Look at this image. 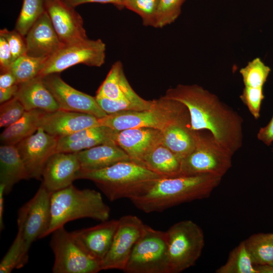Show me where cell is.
Here are the masks:
<instances>
[{"mask_svg":"<svg viewBox=\"0 0 273 273\" xmlns=\"http://www.w3.org/2000/svg\"><path fill=\"white\" fill-rule=\"evenodd\" d=\"M51 234L50 244L54 255L53 272L97 273L102 270L101 262L88 254L64 226Z\"/></svg>","mask_w":273,"mask_h":273,"instance_id":"cell-9","label":"cell"},{"mask_svg":"<svg viewBox=\"0 0 273 273\" xmlns=\"http://www.w3.org/2000/svg\"><path fill=\"white\" fill-rule=\"evenodd\" d=\"M17 81L14 74L9 70L1 71L0 88H6L17 84Z\"/></svg>","mask_w":273,"mask_h":273,"instance_id":"cell-44","label":"cell"},{"mask_svg":"<svg viewBox=\"0 0 273 273\" xmlns=\"http://www.w3.org/2000/svg\"><path fill=\"white\" fill-rule=\"evenodd\" d=\"M215 272L258 273L244 241L230 252L226 261Z\"/></svg>","mask_w":273,"mask_h":273,"instance_id":"cell-30","label":"cell"},{"mask_svg":"<svg viewBox=\"0 0 273 273\" xmlns=\"http://www.w3.org/2000/svg\"><path fill=\"white\" fill-rule=\"evenodd\" d=\"M161 131V143L181 161L195 147L196 131L191 128L190 117L173 122Z\"/></svg>","mask_w":273,"mask_h":273,"instance_id":"cell-24","label":"cell"},{"mask_svg":"<svg viewBox=\"0 0 273 273\" xmlns=\"http://www.w3.org/2000/svg\"><path fill=\"white\" fill-rule=\"evenodd\" d=\"M98 125V118L94 115L61 109L43 112L39 124L47 133L58 138Z\"/></svg>","mask_w":273,"mask_h":273,"instance_id":"cell-17","label":"cell"},{"mask_svg":"<svg viewBox=\"0 0 273 273\" xmlns=\"http://www.w3.org/2000/svg\"><path fill=\"white\" fill-rule=\"evenodd\" d=\"M46 11L45 0H23L15 29L25 36L30 28Z\"/></svg>","mask_w":273,"mask_h":273,"instance_id":"cell-32","label":"cell"},{"mask_svg":"<svg viewBox=\"0 0 273 273\" xmlns=\"http://www.w3.org/2000/svg\"><path fill=\"white\" fill-rule=\"evenodd\" d=\"M66 3L74 8L81 4L89 3L102 4H111L116 7L123 8V4L125 0H63Z\"/></svg>","mask_w":273,"mask_h":273,"instance_id":"cell-43","label":"cell"},{"mask_svg":"<svg viewBox=\"0 0 273 273\" xmlns=\"http://www.w3.org/2000/svg\"><path fill=\"white\" fill-rule=\"evenodd\" d=\"M51 194L41 185L34 196L18 211V232L28 255L33 242L47 236L51 218Z\"/></svg>","mask_w":273,"mask_h":273,"instance_id":"cell-11","label":"cell"},{"mask_svg":"<svg viewBox=\"0 0 273 273\" xmlns=\"http://www.w3.org/2000/svg\"><path fill=\"white\" fill-rule=\"evenodd\" d=\"M28 260L24 242L19 232L0 263L1 273H11L14 269L24 266Z\"/></svg>","mask_w":273,"mask_h":273,"instance_id":"cell-34","label":"cell"},{"mask_svg":"<svg viewBox=\"0 0 273 273\" xmlns=\"http://www.w3.org/2000/svg\"><path fill=\"white\" fill-rule=\"evenodd\" d=\"M5 195V186L0 184V230L3 231L4 228L3 220L4 215V195Z\"/></svg>","mask_w":273,"mask_h":273,"instance_id":"cell-46","label":"cell"},{"mask_svg":"<svg viewBox=\"0 0 273 273\" xmlns=\"http://www.w3.org/2000/svg\"><path fill=\"white\" fill-rule=\"evenodd\" d=\"M222 178L212 174L162 177L146 194L130 201L144 212H160L182 203L208 198Z\"/></svg>","mask_w":273,"mask_h":273,"instance_id":"cell-2","label":"cell"},{"mask_svg":"<svg viewBox=\"0 0 273 273\" xmlns=\"http://www.w3.org/2000/svg\"><path fill=\"white\" fill-rule=\"evenodd\" d=\"M272 153H273V148H272Z\"/></svg>","mask_w":273,"mask_h":273,"instance_id":"cell-48","label":"cell"},{"mask_svg":"<svg viewBox=\"0 0 273 273\" xmlns=\"http://www.w3.org/2000/svg\"><path fill=\"white\" fill-rule=\"evenodd\" d=\"M271 71L270 67L257 57L239 70L244 86L263 87Z\"/></svg>","mask_w":273,"mask_h":273,"instance_id":"cell-33","label":"cell"},{"mask_svg":"<svg viewBox=\"0 0 273 273\" xmlns=\"http://www.w3.org/2000/svg\"><path fill=\"white\" fill-rule=\"evenodd\" d=\"M26 54L49 58L64 44L60 41L46 10L25 35Z\"/></svg>","mask_w":273,"mask_h":273,"instance_id":"cell-19","label":"cell"},{"mask_svg":"<svg viewBox=\"0 0 273 273\" xmlns=\"http://www.w3.org/2000/svg\"><path fill=\"white\" fill-rule=\"evenodd\" d=\"M13 62L11 49L6 39L0 35L1 71L8 70Z\"/></svg>","mask_w":273,"mask_h":273,"instance_id":"cell-41","label":"cell"},{"mask_svg":"<svg viewBox=\"0 0 273 273\" xmlns=\"http://www.w3.org/2000/svg\"><path fill=\"white\" fill-rule=\"evenodd\" d=\"M118 131L104 125L78 131L58 138L56 152L76 153L102 144H115Z\"/></svg>","mask_w":273,"mask_h":273,"instance_id":"cell-21","label":"cell"},{"mask_svg":"<svg viewBox=\"0 0 273 273\" xmlns=\"http://www.w3.org/2000/svg\"><path fill=\"white\" fill-rule=\"evenodd\" d=\"M257 138L266 146L270 145L273 142V115L267 124L259 129Z\"/></svg>","mask_w":273,"mask_h":273,"instance_id":"cell-42","label":"cell"},{"mask_svg":"<svg viewBox=\"0 0 273 273\" xmlns=\"http://www.w3.org/2000/svg\"><path fill=\"white\" fill-rule=\"evenodd\" d=\"M110 212L100 193L89 189H78L72 184L51 194V218L47 236L74 220L89 218L106 221Z\"/></svg>","mask_w":273,"mask_h":273,"instance_id":"cell-4","label":"cell"},{"mask_svg":"<svg viewBox=\"0 0 273 273\" xmlns=\"http://www.w3.org/2000/svg\"><path fill=\"white\" fill-rule=\"evenodd\" d=\"M127 273H168L166 232L145 224L126 266Z\"/></svg>","mask_w":273,"mask_h":273,"instance_id":"cell-8","label":"cell"},{"mask_svg":"<svg viewBox=\"0 0 273 273\" xmlns=\"http://www.w3.org/2000/svg\"><path fill=\"white\" fill-rule=\"evenodd\" d=\"M80 169L76 152H56L44 166L41 185L51 193L66 188L77 179Z\"/></svg>","mask_w":273,"mask_h":273,"instance_id":"cell-16","label":"cell"},{"mask_svg":"<svg viewBox=\"0 0 273 273\" xmlns=\"http://www.w3.org/2000/svg\"><path fill=\"white\" fill-rule=\"evenodd\" d=\"M264 98L263 87L244 86L240 96V100L256 120L260 117L261 105Z\"/></svg>","mask_w":273,"mask_h":273,"instance_id":"cell-39","label":"cell"},{"mask_svg":"<svg viewBox=\"0 0 273 273\" xmlns=\"http://www.w3.org/2000/svg\"><path fill=\"white\" fill-rule=\"evenodd\" d=\"M185 0H159L156 28H162L174 22L181 13Z\"/></svg>","mask_w":273,"mask_h":273,"instance_id":"cell-37","label":"cell"},{"mask_svg":"<svg viewBox=\"0 0 273 273\" xmlns=\"http://www.w3.org/2000/svg\"><path fill=\"white\" fill-rule=\"evenodd\" d=\"M161 130L138 127L118 131L115 142L128 155L131 161L142 165L144 156L155 146L161 144Z\"/></svg>","mask_w":273,"mask_h":273,"instance_id":"cell-20","label":"cell"},{"mask_svg":"<svg viewBox=\"0 0 273 273\" xmlns=\"http://www.w3.org/2000/svg\"><path fill=\"white\" fill-rule=\"evenodd\" d=\"M26 111L23 105L15 97L1 104V127H7L12 125L18 120Z\"/></svg>","mask_w":273,"mask_h":273,"instance_id":"cell-38","label":"cell"},{"mask_svg":"<svg viewBox=\"0 0 273 273\" xmlns=\"http://www.w3.org/2000/svg\"><path fill=\"white\" fill-rule=\"evenodd\" d=\"M168 273H179L194 266L201 255L205 240L202 229L195 222H177L166 231Z\"/></svg>","mask_w":273,"mask_h":273,"instance_id":"cell-6","label":"cell"},{"mask_svg":"<svg viewBox=\"0 0 273 273\" xmlns=\"http://www.w3.org/2000/svg\"><path fill=\"white\" fill-rule=\"evenodd\" d=\"M42 77L60 109L89 114L98 118L108 115L99 106L95 97L75 89L59 75L52 74Z\"/></svg>","mask_w":273,"mask_h":273,"instance_id":"cell-13","label":"cell"},{"mask_svg":"<svg viewBox=\"0 0 273 273\" xmlns=\"http://www.w3.org/2000/svg\"><path fill=\"white\" fill-rule=\"evenodd\" d=\"M77 153L80 170L102 169L121 161H131L128 155L115 144H104Z\"/></svg>","mask_w":273,"mask_h":273,"instance_id":"cell-23","label":"cell"},{"mask_svg":"<svg viewBox=\"0 0 273 273\" xmlns=\"http://www.w3.org/2000/svg\"><path fill=\"white\" fill-rule=\"evenodd\" d=\"M101 108L107 114L122 111H140L150 109L153 105L154 100H146L144 102H137L128 100H112L108 98L95 96Z\"/></svg>","mask_w":273,"mask_h":273,"instance_id":"cell-35","label":"cell"},{"mask_svg":"<svg viewBox=\"0 0 273 273\" xmlns=\"http://www.w3.org/2000/svg\"><path fill=\"white\" fill-rule=\"evenodd\" d=\"M112 100H128L137 102L146 101L138 95L129 83L119 61L112 66L96 96Z\"/></svg>","mask_w":273,"mask_h":273,"instance_id":"cell-25","label":"cell"},{"mask_svg":"<svg viewBox=\"0 0 273 273\" xmlns=\"http://www.w3.org/2000/svg\"><path fill=\"white\" fill-rule=\"evenodd\" d=\"M0 35L5 37L11 51L13 62L19 57L26 53V44L25 38L16 29L9 30L4 28L0 31Z\"/></svg>","mask_w":273,"mask_h":273,"instance_id":"cell-40","label":"cell"},{"mask_svg":"<svg viewBox=\"0 0 273 273\" xmlns=\"http://www.w3.org/2000/svg\"><path fill=\"white\" fill-rule=\"evenodd\" d=\"M244 242L255 265L273 264V233L253 234Z\"/></svg>","mask_w":273,"mask_h":273,"instance_id":"cell-29","label":"cell"},{"mask_svg":"<svg viewBox=\"0 0 273 273\" xmlns=\"http://www.w3.org/2000/svg\"><path fill=\"white\" fill-rule=\"evenodd\" d=\"M258 273H273V264L255 265Z\"/></svg>","mask_w":273,"mask_h":273,"instance_id":"cell-47","label":"cell"},{"mask_svg":"<svg viewBox=\"0 0 273 273\" xmlns=\"http://www.w3.org/2000/svg\"><path fill=\"white\" fill-rule=\"evenodd\" d=\"M154 100L153 106L147 110L122 111L98 118L99 125L117 131L138 127L161 131L173 122L190 117L188 108L180 102L163 96Z\"/></svg>","mask_w":273,"mask_h":273,"instance_id":"cell-5","label":"cell"},{"mask_svg":"<svg viewBox=\"0 0 273 273\" xmlns=\"http://www.w3.org/2000/svg\"><path fill=\"white\" fill-rule=\"evenodd\" d=\"M233 155L209 131H196L194 148L181 161V175L212 174L223 177L232 167Z\"/></svg>","mask_w":273,"mask_h":273,"instance_id":"cell-7","label":"cell"},{"mask_svg":"<svg viewBox=\"0 0 273 273\" xmlns=\"http://www.w3.org/2000/svg\"><path fill=\"white\" fill-rule=\"evenodd\" d=\"M48 59V57L36 58L25 54L16 59L8 70L14 74L17 83L20 84L38 76Z\"/></svg>","mask_w":273,"mask_h":273,"instance_id":"cell-31","label":"cell"},{"mask_svg":"<svg viewBox=\"0 0 273 273\" xmlns=\"http://www.w3.org/2000/svg\"><path fill=\"white\" fill-rule=\"evenodd\" d=\"M145 224L138 216L125 215L118 219V225L111 248L101 263V270L123 271L135 243Z\"/></svg>","mask_w":273,"mask_h":273,"instance_id":"cell-12","label":"cell"},{"mask_svg":"<svg viewBox=\"0 0 273 273\" xmlns=\"http://www.w3.org/2000/svg\"><path fill=\"white\" fill-rule=\"evenodd\" d=\"M18 84L6 88H0V103L2 104L13 98L18 89Z\"/></svg>","mask_w":273,"mask_h":273,"instance_id":"cell-45","label":"cell"},{"mask_svg":"<svg viewBox=\"0 0 273 273\" xmlns=\"http://www.w3.org/2000/svg\"><path fill=\"white\" fill-rule=\"evenodd\" d=\"M162 176L132 161H121L94 171L80 170L77 179L93 181L111 202L130 200L146 194Z\"/></svg>","mask_w":273,"mask_h":273,"instance_id":"cell-3","label":"cell"},{"mask_svg":"<svg viewBox=\"0 0 273 273\" xmlns=\"http://www.w3.org/2000/svg\"><path fill=\"white\" fill-rule=\"evenodd\" d=\"M118 225V219L107 220L71 233L88 254L102 263L111 248Z\"/></svg>","mask_w":273,"mask_h":273,"instance_id":"cell-18","label":"cell"},{"mask_svg":"<svg viewBox=\"0 0 273 273\" xmlns=\"http://www.w3.org/2000/svg\"><path fill=\"white\" fill-rule=\"evenodd\" d=\"M30 178L25 164L15 145L0 147V184L5 186V194L10 193L14 186Z\"/></svg>","mask_w":273,"mask_h":273,"instance_id":"cell-26","label":"cell"},{"mask_svg":"<svg viewBox=\"0 0 273 273\" xmlns=\"http://www.w3.org/2000/svg\"><path fill=\"white\" fill-rule=\"evenodd\" d=\"M46 10L53 27L64 44L88 38L81 16L63 0H45Z\"/></svg>","mask_w":273,"mask_h":273,"instance_id":"cell-15","label":"cell"},{"mask_svg":"<svg viewBox=\"0 0 273 273\" xmlns=\"http://www.w3.org/2000/svg\"><path fill=\"white\" fill-rule=\"evenodd\" d=\"M142 165L162 177L182 175L181 160L161 144L155 146L144 156Z\"/></svg>","mask_w":273,"mask_h":273,"instance_id":"cell-27","label":"cell"},{"mask_svg":"<svg viewBox=\"0 0 273 273\" xmlns=\"http://www.w3.org/2000/svg\"><path fill=\"white\" fill-rule=\"evenodd\" d=\"M163 97L187 107L193 130L209 131L221 146L233 154L242 147L243 117L216 95L198 84H179L169 88Z\"/></svg>","mask_w":273,"mask_h":273,"instance_id":"cell-1","label":"cell"},{"mask_svg":"<svg viewBox=\"0 0 273 273\" xmlns=\"http://www.w3.org/2000/svg\"><path fill=\"white\" fill-rule=\"evenodd\" d=\"M106 45L100 39L88 38L63 44L49 57L38 76L43 77L61 72L74 65L82 64L100 67L105 62Z\"/></svg>","mask_w":273,"mask_h":273,"instance_id":"cell-10","label":"cell"},{"mask_svg":"<svg viewBox=\"0 0 273 273\" xmlns=\"http://www.w3.org/2000/svg\"><path fill=\"white\" fill-rule=\"evenodd\" d=\"M159 0H125L123 6L138 14L145 26L155 27Z\"/></svg>","mask_w":273,"mask_h":273,"instance_id":"cell-36","label":"cell"},{"mask_svg":"<svg viewBox=\"0 0 273 273\" xmlns=\"http://www.w3.org/2000/svg\"><path fill=\"white\" fill-rule=\"evenodd\" d=\"M58 140L39 127L35 133L15 145L30 178L41 179L46 162L56 152Z\"/></svg>","mask_w":273,"mask_h":273,"instance_id":"cell-14","label":"cell"},{"mask_svg":"<svg viewBox=\"0 0 273 273\" xmlns=\"http://www.w3.org/2000/svg\"><path fill=\"white\" fill-rule=\"evenodd\" d=\"M43 111H26L16 122L4 130L0 135L2 145H16L35 133L39 127V120Z\"/></svg>","mask_w":273,"mask_h":273,"instance_id":"cell-28","label":"cell"},{"mask_svg":"<svg viewBox=\"0 0 273 273\" xmlns=\"http://www.w3.org/2000/svg\"><path fill=\"white\" fill-rule=\"evenodd\" d=\"M15 97L22 103L26 111L38 109L53 112L60 109L54 96L39 76L18 84Z\"/></svg>","mask_w":273,"mask_h":273,"instance_id":"cell-22","label":"cell"}]
</instances>
